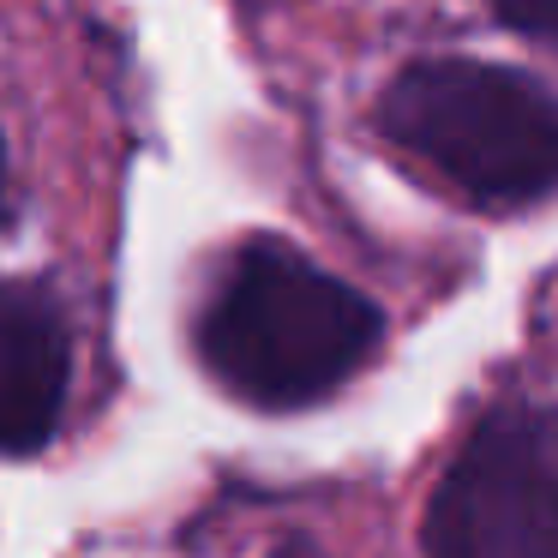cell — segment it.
Here are the masks:
<instances>
[{
	"label": "cell",
	"mask_w": 558,
	"mask_h": 558,
	"mask_svg": "<svg viewBox=\"0 0 558 558\" xmlns=\"http://www.w3.org/2000/svg\"><path fill=\"white\" fill-rule=\"evenodd\" d=\"M385 313L282 241H253L229 265L198 325L210 378L253 409H306L373 361Z\"/></svg>",
	"instance_id": "6da1fadb"
},
{
	"label": "cell",
	"mask_w": 558,
	"mask_h": 558,
	"mask_svg": "<svg viewBox=\"0 0 558 558\" xmlns=\"http://www.w3.org/2000/svg\"><path fill=\"white\" fill-rule=\"evenodd\" d=\"M378 126L481 205L558 193V97L510 66L414 61L378 97Z\"/></svg>",
	"instance_id": "7a4b0ae2"
},
{
	"label": "cell",
	"mask_w": 558,
	"mask_h": 558,
	"mask_svg": "<svg viewBox=\"0 0 558 558\" xmlns=\"http://www.w3.org/2000/svg\"><path fill=\"white\" fill-rule=\"evenodd\" d=\"M426 558H558V409L498 402L421 522Z\"/></svg>",
	"instance_id": "3957f363"
},
{
	"label": "cell",
	"mask_w": 558,
	"mask_h": 558,
	"mask_svg": "<svg viewBox=\"0 0 558 558\" xmlns=\"http://www.w3.org/2000/svg\"><path fill=\"white\" fill-rule=\"evenodd\" d=\"M66 318L43 282H0V457H37L66 402Z\"/></svg>",
	"instance_id": "277c9868"
},
{
	"label": "cell",
	"mask_w": 558,
	"mask_h": 558,
	"mask_svg": "<svg viewBox=\"0 0 558 558\" xmlns=\"http://www.w3.org/2000/svg\"><path fill=\"white\" fill-rule=\"evenodd\" d=\"M493 13L505 19L510 31H522V37L558 49V0H493Z\"/></svg>",
	"instance_id": "5b68a950"
},
{
	"label": "cell",
	"mask_w": 558,
	"mask_h": 558,
	"mask_svg": "<svg viewBox=\"0 0 558 558\" xmlns=\"http://www.w3.org/2000/svg\"><path fill=\"white\" fill-rule=\"evenodd\" d=\"M0 222H7V138H0Z\"/></svg>",
	"instance_id": "8992f818"
},
{
	"label": "cell",
	"mask_w": 558,
	"mask_h": 558,
	"mask_svg": "<svg viewBox=\"0 0 558 558\" xmlns=\"http://www.w3.org/2000/svg\"><path fill=\"white\" fill-rule=\"evenodd\" d=\"M277 558H325V553H313V546H282Z\"/></svg>",
	"instance_id": "52a82bcc"
}]
</instances>
